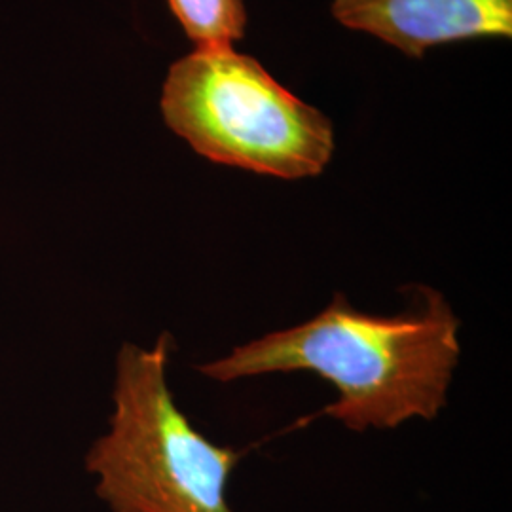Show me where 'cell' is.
<instances>
[{"mask_svg":"<svg viewBox=\"0 0 512 512\" xmlns=\"http://www.w3.org/2000/svg\"><path fill=\"white\" fill-rule=\"evenodd\" d=\"M408 294L403 313L372 315L336 293L308 321L264 334L198 370L219 384L313 372L338 393L313 418L342 421L357 433L435 420L461 357V323L439 291L418 285Z\"/></svg>","mask_w":512,"mask_h":512,"instance_id":"6da1fadb","label":"cell"},{"mask_svg":"<svg viewBox=\"0 0 512 512\" xmlns=\"http://www.w3.org/2000/svg\"><path fill=\"white\" fill-rule=\"evenodd\" d=\"M173 336L154 348L124 344L116 359L109 433L86 467L112 512H236L226 488L243 452L202 435L167 384Z\"/></svg>","mask_w":512,"mask_h":512,"instance_id":"7a4b0ae2","label":"cell"},{"mask_svg":"<svg viewBox=\"0 0 512 512\" xmlns=\"http://www.w3.org/2000/svg\"><path fill=\"white\" fill-rule=\"evenodd\" d=\"M165 124L215 164L287 181L317 177L334 152L329 118L232 46H207L171 65Z\"/></svg>","mask_w":512,"mask_h":512,"instance_id":"3957f363","label":"cell"},{"mask_svg":"<svg viewBox=\"0 0 512 512\" xmlns=\"http://www.w3.org/2000/svg\"><path fill=\"white\" fill-rule=\"evenodd\" d=\"M332 14L410 57L463 38L512 35V0H334Z\"/></svg>","mask_w":512,"mask_h":512,"instance_id":"277c9868","label":"cell"},{"mask_svg":"<svg viewBox=\"0 0 512 512\" xmlns=\"http://www.w3.org/2000/svg\"><path fill=\"white\" fill-rule=\"evenodd\" d=\"M198 48L232 46L245 33L243 0H167Z\"/></svg>","mask_w":512,"mask_h":512,"instance_id":"5b68a950","label":"cell"}]
</instances>
